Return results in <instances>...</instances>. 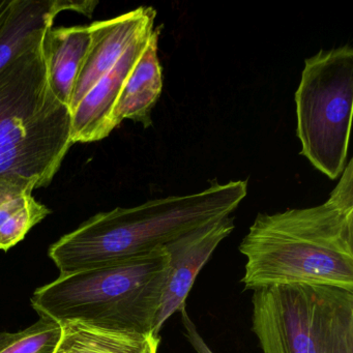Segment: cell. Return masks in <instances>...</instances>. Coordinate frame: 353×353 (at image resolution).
Here are the masks:
<instances>
[{"label":"cell","instance_id":"cell-1","mask_svg":"<svg viewBox=\"0 0 353 353\" xmlns=\"http://www.w3.org/2000/svg\"><path fill=\"white\" fill-rule=\"evenodd\" d=\"M239 250L245 290L318 285L353 292V161L320 205L258 214Z\"/></svg>","mask_w":353,"mask_h":353},{"label":"cell","instance_id":"cell-2","mask_svg":"<svg viewBox=\"0 0 353 353\" xmlns=\"http://www.w3.org/2000/svg\"><path fill=\"white\" fill-rule=\"evenodd\" d=\"M247 195L245 181H214L197 193L100 212L55 241L48 255L61 274L119 263L230 216Z\"/></svg>","mask_w":353,"mask_h":353},{"label":"cell","instance_id":"cell-3","mask_svg":"<svg viewBox=\"0 0 353 353\" xmlns=\"http://www.w3.org/2000/svg\"><path fill=\"white\" fill-rule=\"evenodd\" d=\"M169 270L170 258L161 247L119 263L61 274L39 287L30 301L40 317L61 324L154 334Z\"/></svg>","mask_w":353,"mask_h":353},{"label":"cell","instance_id":"cell-4","mask_svg":"<svg viewBox=\"0 0 353 353\" xmlns=\"http://www.w3.org/2000/svg\"><path fill=\"white\" fill-rule=\"evenodd\" d=\"M72 145L71 110L49 85L42 39L0 71V177L47 187Z\"/></svg>","mask_w":353,"mask_h":353},{"label":"cell","instance_id":"cell-5","mask_svg":"<svg viewBox=\"0 0 353 353\" xmlns=\"http://www.w3.org/2000/svg\"><path fill=\"white\" fill-rule=\"evenodd\" d=\"M252 305L263 353H353V292L282 285L254 291Z\"/></svg>","mask_w":353,"mask_h":353},{"label":"cell","instance_id":"cell-6","mask_svg":"<svg viewBox=\"0 0 353 353\" xmlns=\"http://www.w3.org/2000/svg\"><path fill=\"white\" fill-rule=\"evenodd\" d=\"M294 99L301 156L328 179H339L347 165L352 119V47L309 57Z\"/></svg>","mask_w":353,"mask_h":353},{"label":"cell","instance_id":"cell-7","mask_svg":"<svg viewBox=\"0 0 353 353\" xmlns=\"http://www.w3.org/2000/svg\"><path fill=\"white\" fill-rule=\"evenodd\" d=\"M234 228V218L225 216L164 245L170 258V270L157 315L154 334H160L167 320L187 307L188 296L200 270Z\"/></svg>","mask_w":353,"mask_h":353},{"label":"cell","instance_id":"cell-8","mask_svg":"<svg viewBox=\"0 0 353 353\" xmlns=\"http://www.w3.org/2000/svg\"><path fill=\"white\" fill-rule=\"evenodd\" d=\"M156 17L154 8L139 7L117 17L90 24L92 42L74 85L70 110L117 65L139 37L156 28Z\"/></svg>","mask_w":353,"mask_h":353},{"label":"cell","instance_id":"cell-9","mask_svg":"<svg viewBox=\"0 0 353 353\" xmlns=\"http://www.w3.org/2000/svg\"><path fill=\"white\" fill-rule=\"evenodd\" d=\"M154 30L156 28L139 37L71 111L73 144L100 141L117 128L113 112L119 94Z\"/></svg>","mask_w":353,"mask_h":353},{"label":"cell","instance_id":"cell-10","mask_svg":"<svg viewBox=\"0 0 353 353\" xmlns=\"http://www.w3.org/2000/svg\"><path fill=\"white\" fill-rule=\"evenodd\" d=\"M98 5V1L12 0L0 21V71L41 42L59 14L72 11L90 18Z\"/></svg>","mask_w":353,"mask_h":353},{"label":"cell","instance_id":"cell-11","mask_svg":"<svg viewBox=\"0 0 353 353\" xmlns=\"http://www.w3.org/2000/svg\"><path fill=\"white\" fill-rule=\"evenodd\" d=\"M161 26L152 32L148 46L130 73L113 112V123L119 127L125 119L152 125V111L163 90V68L159 59Z\"/></svg>","mask_w":353,"mask_h":353},{"label":"cell","instance_id":"cell-12","mask_svg":"<svg viewBox=\"0 0 353 353\" xmlns=\"http://www.w3.org/2000/svg\"><path fill=\"white\" fill-rule=\"evenodd\" d=\"M92 42L88 26L49 28L43 38V54L53 94L70 107L74 85Z\"/></svg>","mask_w":353,"mask_h":353},{"label":"cell","instance_id":"cell-13","mask_svg":"<svg viewBox=\"0 0 353 353\" xmlns=\"http://www.w3.org/2000/svg\"><path fill=\"white\" fill-rule=\"evenodd\" d=\"M63 325V334L54 353H158L160 336L115 332L78 322Z\"/></svg>","mask_w":353,"mask_h":353},{"label":"cell","instance_id":"cell-14","mask_svg":"<svg viewBox=\"0 0 353 353\" xmlns=\"http://www.w3.org/2000/svg\"><path fill=\"white\" fill-rule=\"evenodd\" d=\"M51 214L32 196L21 194L0 204V251L8 252L23 241L28 233Z\"/></svg>","mask_w":353,"mask_h":353},{"label":"cell","instance_id":"cell-15","mask_svg":"<svg viewBox=\"0 0 353 353\" xmlns=\"http://www.w3.org/2000/svg\"><path fill=\"white\" fill-rule=\"evenodd\" d=\"M63 334V325L41 317L17 332H0V353H54Z\"/></svg>","mask_w":353,"mask_h":353},{"label":"cell","instance_id":"cell-16","mask_svg":"<svg viewBox=\"0 0 353 353\" xmlns=\"http://www.w3.org/2000/svg\"><path fill=\"white\" fill-rule=\"evenodd\" d=\"M179 313H181V323H183L185 338L193 347L194 351L196 353H214L198 332L197 326L188 313L187 307L181 309Z\"/></svg>","mask_w":353,"mask_h":353},{"label":"cell","instance_id":"cell-17","mask_svg":"<svg viewBox=\"0 0 353 353\" xmlns=\"http://www.w3.org/2000/svg\"><path fill=\"white\" fill-rule=\"evenodd\" d=\"M34 185L28 181L0 177V204L21 194L34 192Z\"/></svg>","mask_w":353,"mask_h":353},{"label":"cell","instance_id":"cell-18","mask_svg":"<svg viewBox=\"0 0 353 353\" xmlns=\"http://www.w3.org/2000/svg\"><path fill=\"white\" fill-rule=\"evenodd\" d=\"M12 0H0V21L11 6Z\"/></svg>","mask_w":353,"mask_h":353}]
</instances>
